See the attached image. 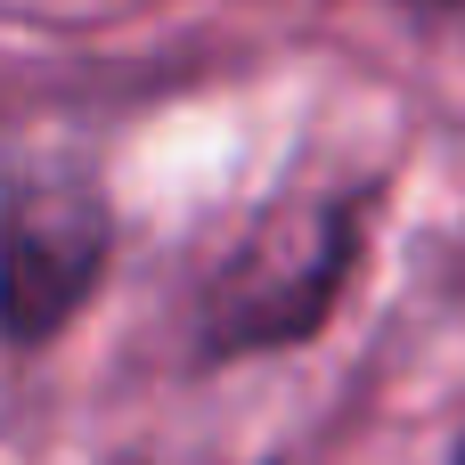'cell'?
I'll use <instances>...</instances> for the list:
<instances>
[{
  "mask_svg": "<svg viewBox=\"0 0 465 465\" xmlns=\"http://www.w3.org/2000/svg\"><path fill=\"white\" fill-rule=\"evenodd\" d=\"M450 465H465V433H458V458H450Z\"/></svg>",
  "mask_w": 465,
  "mask_h": 465,
  "instance_id": "277c9868",
  "label": "cell"
},
{
  "mask_svg": "<svg viewBox=\"0 0 465 465\" xmlns=\"http://www.w3.org/2000/svg\"><path fill=\"white\" fill-rule=\"evenodd\" d=\"M114 262V204L98 172H8L0 180V343L49 351Z\"/></svg>",
  "mask_w": 465,
  "mask_h": 465,
  "instance_id": "7a4b0ae2",
  "label": "cell"
},
{
  "mask_svg": "<svg viewBox=\"0 0 465 465\" xmlns=\"http://www.w3.org/2000/svg\"><path fill=\"white\" fill-rule=\"evenodd\" d=\"M360 253H368V196H327L311 213L262 221L204 286L196 360L229 368V360H262V351H302L351 294Z\"/></svg>",
  "mask_w": 465,
  "mask_h": 465,
  "instance_id": "6da1fadb",
  "label": "cell"
},
{
  "mask_svg": "<svg viewBox=\"0 0 465 465\" xmlns=\"http://www.w3.org/2000/svg\"><path fill=\"white\" fill-rule=\"evenodd\" d=\"M270 465H278V458H270Z\"/></svg>",
  "mask_w": 465,
  "mask_h": 465,
  "instance_id": "5b68a950",
  "label": "cell"
},
{
  "mask_svg": "<svg viewBox=\"0 0 465 465\" xmlns=\"http://www.w3.org/2000/svg\"><path fill=\"white\" fill-rule=\"evenodd\" d=\"M409 8H458V0H409Z\"/></svg>",
  "mask_w": 465,
  "mask_h": 465,
  "instance_id": "3957f363",
  "label": "cell"
}]
</instances>
